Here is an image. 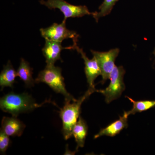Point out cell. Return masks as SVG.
<instances>
[{
    "label": "cell",
    "mask_w": 155,
    "mask_h": 155,
    "mask_svg": "<svg viewBox=\"0 0 155 155\" xmlns=\"http://www.w3.org/2000/svg\"><path fill=\"white\" fill-rule=\"evenodd\" d=\"M96 91L97 90L95 87H89L85 94L76 101H72V100L65 98L64 107L60 108L59 113L63 123L62 132L66 140L72 137V129L80 117L82 103Z\"/></svg>",
    "instance_id": "2"
},
{
    "label": "cell",
    "mask_w": 155,
    "mask_h": 155,
    "mask_svg": "<svg viewBox=\"0 0 155 155\" xmlns=\"http://www.w3.org/2000/svg\"><path fill=\"white\" fill-rule=\"evenodd\" d=\"M35 81L36 83L46 84L56 93L63 94L65 98L72 100V101H76L66 90L64 79L62 75V69L60 67H56L54 65H46Z\"/></svg>",
    "instance_id": "3"
},
{
    "label": "cell",
    "mask_w": 155,
    "mask_h": 155,
    "mask_svg": "<svg viewBox=\"0 0 155 155\" xmlns=\"http://www.w3.org/2000/svg\"><path fill=\"white\" fill-rule=\"evenodd\" d=\"M33 69L30 67L29 63L22 58L20 65L17 69V75L25 83L27 87H31L34 85L35 81L32 77Z\"/></svg>",
    "instance_id": "14"
},
{
    "label": "cell",
    "mask_w": 155,
    "mask_h": 155,
    "mask_svg": "<svg viewBox=\"0 0 155 155\" xmlns=\"http://www.w3.org/2000/svg\"><path fill=\"white\" fill-rule=\"evenodd\" d=\"M66 22L63 20L61 24L54 23L47 28H41L40 31L41 36L45 40L61 42L64 40L71 38L74 44H77L79 35L75 31L67 29Z\"/></svg>",
    "instance_id": "6"
},
{
    "label": "cell",
    "mask_w": 155,
    "mask_h": 155,
    "mask_svg": "<svg viewBox=\"0 0 155 155\" xmlns=\"http://www.w3.org/2000/svg\"><path fill=\"white\" fill-rule=\"evenodd\" d=\"M2 127L1 129L9 137H20L23 133L25 125L16 117H4L2 119Z\"/></svg>",
    "instance_id": "11"
},
{
    "label": "cell",
    "mask_w": 155,
    "mask_h": 155,
    "mask_svg": "<svg viewBox=\"0 0 155 155\" xmlns=\"http://www.w3.org/2000/svg\"><path fill=\"white\" fill-rule=\"evenodd\" d=\"M91 51L97 60L101 69L102 76L101 83L103 84L110 79L111 72L115 66V61L120 50L119 48H115L107 52L97 51L93 50H91Z\"/></svg>",
    "instance_id": "7"
},
{
    "label": "cell",
    "mask_w": 155,
    "mask_h": 155,
    "mask_svg": "<svg viewBox=\"0 0 155 155\" xmlns=\"http://www.w3.org/2000/svg\"><path fill=\"white\" fill-rule=\"evenodd\" d=\"M153 54L154 55L155 57V48L153 52Z\"/></svg>",
    "instance_id": "18"
},
{
    "label": "cell",
    "mask_w": 155,
    "mask_h": 155,
    "mask_svg": "<svg viewBox=\"0 0 155 155\" xmlns=\"http://www.w3.org/2000/svg\"><path fill=\"white\" fill-rule=\"evenodd\" d=\"M118 1L119 0H104L102 4L99 8V12L95 11L92 16L96 20V22H97L101 17L109 15Z\"/></svg>",
    "instance_id": "16"
},
{
    "label": "cell",
    "mask_w": 155,
    "mask_h": 155,
    "mask_svg": "<svg viewBox=\"0 0 155 155\" xmlns=\"http://www.w3.org/2000/svg\"><path fill=\"white\" fill-rule=\"evenodd\" d=\"M74 49L77 50L81 54V58L84 61L85 67L84 72L86 75L87 82L90 87H95L94 82L98 76L101 75V69L95 58L89 59L87 57L86 54L82 49L78 46L77 44H73Z\"/></svg>",
    "instance_id": "8"
},
{
    "label": "cell",
    "mask_w": 155,
    "mask_h": 155,
    "mask_svg": "<svg viewBox=\"0 0 155 155\" xmlns=\"http://www.w3.org/2000/svg\"><path fill=\"white\" fill-rule=\"evenodd\" d=\"M41 5L50 9H58L64 14V21L70 17H81L85 15L93 16L94 12H90L86 6H75L71 5L65 0H41Z\"/></svg>",
    "instance_id": "5"
},
{
    "label": "cell",
    "mask_w": 155,
    "mask_h": 155,
    "mask_svg": "<svg viewBox=\"0 0 155 155\" xmlns=\"http://www.w3.org/2000/svg\"><path fill=\"white\" fill-rule=\"evenodd\" d=\"M125 73V70L122 66L117 67L115 65L110 75V82L109 86L105 89L97 90V92L104 96L106 103L109 104L117 99L125 91L123 77Z\"/></svg>",
    "instance_id": "4"
},
{
    "label": "cell",
    "mask_w": 155,
    "mask_h": 155,
    "mask_svg": "<svg viewBox=\"0 0 155 155\" xmlns=\"http://www.w3.org/2000/svg\"><path fill=\"white\" fill-rule=\"evenodd\" d=\"M61 42L46 40L44 47L43 48V54L46 58L47 65H54L57 61H62L61 52L64 49H74L73 45L68 47H63Z\"/></svg>",
    "instance_id": "9"
},
{
    "label": "cell",
    "mask_w": 155,
    "mask_h": 155,
    "mask_svg": "<svg viewBox=\"0 0 155 155\" xmlns=\"http://www.w3.org/2000/svg\"><path fill=\"white\" fill-rule=\"evenodd\" d=\"M130 102L133 104V107L130 110L126 111L128 116L134 115L137 113H142L147 110L151 108L155 107V101H135L128 96H125Z\"/></svg>",
    "instance_id": "15"
},
{
    "label": "cell",
    "mask_w": 155,
    "mask_h": 155,
    "mask_svg": "<svg viewBox=\"0 0 155 155\" xmlns=\"http://www.w3.org/2000/svg\"><path fill=\"white\" fill-rule=\"evenodd\" d=\"M87 130L88 126L86 122L80 116L72 131V136L75 138L77 145L76 150H78L79 147L84 146Z\"/></svg>",
    "instance_id": "12"
},
{
    "label": "cell",
    "mask_w": 155,
    "mask_h": 155,
    "mask_svg": "<svg viewBox=\"0 0 155 155\" xmlns=\"http://www.w3.org/2000/svg\"><path fill=\"white\" fill-rule=\"evenodd\" d=\"M48 103L56 105L50 100H46L41 104H37L31 96L27 93L17 94L11 92L1 98L0 108L4 112L9 113L13 116L17 117L19 114L31 112Z\"/></svg>",
    "instance_id": "1"
},
{
    "label": "cell",
    "mask_w": 155,
    "mask_h": 155,
    "mask_svg": "<svg viewBox=\"0 0 155 155\" xmlns=\"http://www.w3.org/2000/svg\"><path fill=\"white\" fill-rule=\"evenodd\" d=\"M10 139L9 136L7 135L1 129L0 131V152L1 153H5L6 150L10 145Z\"/></svg>",
    "instance_id": "17"
},
{
    "label": "cell",
    "mask_w": 155,
    "mask_h": 155,
    "mask_svg": "<svg viewBox=\"0 0 155 155\" xmlns=\"http://www.w3.org/2000/svg\"><path fill=\"white\" fill-rule=\"evenodd\" d=\"M17 76V72L15 71L10 61L7 65L4 67L0 75V86L3 89L5 87H9L13 88L15 82V78Z\"/></svg>",
    "instance_id": "13"
},
{
    "label": "cell",
    "mask_w": 155,
    "mask_h": 155,
    "mask_svg": "<svg viewBox=\"0 0 155 155\" xmlns=\"http://www.w3.org/2000/svg\"><path fill=\"white\" fill-rule=\"evenodd\" d=\"M119 117V119L112 122L105 128L101 129L99 133L94 135V138H99L104 136L114 137L120 133L123 129L127 128L128 116L126 111L124 112L123 116H120Z\"/></svg>",
    "instance_id": "10"
}]
</instances>
